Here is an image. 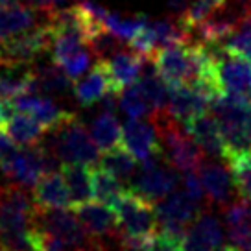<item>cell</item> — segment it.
Instances as JSON below:
<instances>
[{
  "mask_svg": "<svg viewBox=\"0 0 251 251\" xmlns=\"http://www.w3.org/2000/svg\"><path fill=\"white\" fill-rule=\"evenodd\" d=\"M198 176L205 188L209 209L212 205L224 209L235 200L236 187L227 165L224 166L216 161H203V165L198 168Z\"/></svg>",
  "mask_w": 251,
  "mask_h": 251,
  "instance_id": "14",
  "label": "cell"
},
{
  "mask_svg": "<svg viewBox=\"0 0 251 251\" xmlns=\"http://www.w3.org/2000/svg\"><path fill=\"white\" fill-rule=\"evenodd\" d=\"M122 146L131 151L139 159V163L163 157L161 137L150 118H129L122 126Z\"/></svg>",
  "mask_w": 251,
  "mask_h": 251,
  "instance_id": "13",
  "label": "cell"
},
{
  "mask_svg": "<svg viewBox=\"0 0 251 251\" xmlns=\"http://www.w3.org/2000/svg\"><path fill=\"white\" fill-rule=\"evenodd\" d=\"M48 133L50 135L45 144L59 157L63 165H98L100 148L96 146L91 131L79 122L76 115L48 129Z\"/></svg>",
  "mask_w": 251,
  "mask_h": 251,
  "instance_id": "4",
  "label": "cell"
},
{
  "mask_svg": "<svg viewBox=\"0 0 251 251\" xmlns=\"http://www.w3.org/2000/svg\"><path fill=\"white\" fill-rule=\"evenodd\" d=\"M15 146H17L15 142L11 141L8 135L0 129V165H4L9 157L15 153L17 151Z\"/></svg>",
  "mask_w": 251,
  "mask_h": 251,
  "instance_id": "42",
  "label": "cell"
},
{
  "mask_svg": "<svg viewBox=\"0 0 251 251\" xmlns=\"http://www.w3.org/2000/svg\"><path fill=\"white\" fill-rule=\"evenodd\" d=\"M35 93L47 96H69L74 93V79L54 61L33 63Z\"/></svg>",
  "mask_w": 251,
  "mask_h": 251,
  "instance_id": "26",
  "label": "cell"
},
{
  "mask_svg": "<svg viewBox=\"0 0 251 251\" xmlns=\"http://www.w3.org/2000/svg\"><path fill=\"white\" fill-rule=\"evenodd\" d=\"M224 242V229L216 216H212L209 209L200 212L194 224L188 227L183 251H214Z\"/></svg>",
  "mask_w": 251,
  "mask_h": 251,
  "instance_id": "19",
  "label": "cell"
},
{
  "mask_svg": "<svg viewBox=\"0 0 251 251\" xmlns=\"http://www.w3.org/2000/svg\"><path fill=\"white\" fill-rule=\"evenodd\" d=\"M226 165L231 170L236 192L240 194V198H246L251 201V151L236 159H231Z\"/></svg>",
  "mask_w": 251,
  "mask_h": 251,
  "instance_id": "34",
  "label": "cell"
},
{
  "mask_svg": "<svg viewBox=\"0 0 251 251\" xmlns=\"http://www.w3.org/2000/svg\"><path fill=\"white\" fill-rule=\"evenodd\" d=\"M35 203L19 183L0 185V251H30Z\"/></svg>",
  "mask_w": 251,
  "mask_h": 251,
  "instance_id": "1",
  "label": "cell"
},
{
  "mask_svg": "<svg viewBox=\"0 0 251 251\" xmlns=\"http://www.w3.org/2000/svg\"><path fill=\"white\" fill-rule=\"evenodd\" d=\"M107 93H115L109 71L105 61L98 59L85 78L74 83V96L81 105H93L100 102Z\"/></svg>",
  "mask_w": 251,
  "mask_h": 251,
  "instance_id": "24",
  "label": "cell"
},
{
  "mask_svg": "<svg viewBox=\"0 0 251 251\" xmlns=\"http://www.w3.org/2000/svg\"><path fill=\"white\" fill-rule=\"evenodd\" d=\"M179 185L177 170L166 163L165 157L144 161L139 166V172L133 177V190L155 205L163 198L172 194Z\"/></svg>",
  "mask_w": 251,
  "mask_h": 251,
  "instance_id": "10",
  "label": "cell"
},
{
  "mask_svg": "<svg viewBox=\"0 0 251 251\" xmlns=\"http://www.w3.org/2000/svg\"><path fill=\"white\" fill-rule=\"evenodd\" d=\"M226 0H192L190 6L187 8V11H183L179 17V21L183 23V26L187 28L188 31H192V28L196 26L198 23L205 21L207 17H211L218 8L224 6ZM192 37V35H190Z\"/></svg>",
  "mask_w": 251,
  "mask_h": 251,
  "instance_id": "35",
  "label": "cell"
},
{
  "mask_svg": "<svg viewBox=\"0 0 251 251\" xmlns=\"http://www.w3.org/2000/svg\"><path fill=\"white\" fill-rule=\"evenodd\" d=\"M214 251H242V250H240L238 246H235V244H233V246H220L218 250H214Z\"/></svg>",
  "mask_w": 251,
  "mask_h": 251,
  "instance_id": "44",
  "label": "cell"
},
{
  "mask_svg": "<svg viewBox=\"0 0 251 251\" xmlns=\"http://www.w3.org/2000/svg\"><path fill=\"white\" fill-rule=\"evenodd\" d=\"M35 224L59 236L69 251H100L74 209H39L35 205Z\"/></svg>",
  "mask_w": 251,
  "mask_h": 251,
  "instance_id": "6",
  "label": "cell"
},
{
  "mask_svg": "<svg viewBox=\"0 0 251 251\" xmlns=\"http://www.w3.org/2000/svg\"><path fill=\"white\" fill-rule=\"evenodd\" d=\"M0 129L8 135L17 146H35L45 139L48 131L37 118H33L28 113H23V111H13Z\"/></svg>",
  "mask_w": 251,
  "mask_h": 251,
  "instance_id": "25",
  "label": "cell"
},
{
  "mask_svg": "<svg viewBox=\"0 0 251 251\" xmlns=\"http://www.w3.org/2000/svg\"><path fill=\"white\" fill-rule=\"evenodd\" d=\"M183 127L201 146V150L207 155L224 159V155H226L224 135H222V127H220L218 120H216V117L212 115L211 111L201 113V115L183 122Z\"/></svg>",
  "mask_w": 251,
  "mask_h": 251,
  "instance_id": "20",
  "label": "cell"
},
{
  "mask_svg": "<svg viewBox=\"0 0 251 251\" xmlns=\"http://www.w3.org/2000/svg\"><path fill=\"white\" fill-rule=\"evenodd\" d=\"M151 63L165 79L168 87L190 83L194 78V61L190 52V41L188 43H174L168 47L159 48Z\"/></svg>",
  "mask_w": 251,
  "mask_h": 251,
  "instance_id": "12",
  "label": "cell"
},
{
  "mask_svg": "<svg viewBox=\"0 0 251 251\" xmlns=\"http://www.w3.org/2000/svg\"><path fill=\"white\" fill-rule=\"evenodd\" d=\"M9 105H11L13 111H23V113H28L33 118H37L47 129H52L55 126L63 124L67 118H71L74 115L71 111L61 109L52 100V96L39 94V93L23 94V96L15 98Z\"/></svg>",
  "mask_w": 251,
  "mask_h": 251,
  "instance_id": "18",
  "label": "cell"
},
{
  "mask_svg": "<svg viewBox=\"0 0 251 251\" xmlns=\"http://www.w3.org/2000/svg\"><path fill=\"white\" fill-rule=\"evenodd\" d=\"M78 214L79 222L83 224L87 233L93 236L100 251H107L111 242H117L120 236V226L113 207L103 201H85L72 207Z\"/></svg>",
  "mask_w": 251,
  "mask_h": 251,
  "instance_id": "11",
  "label": "cell"
},
{
  "mask_svg": "<svg viewBox=\"0 0 251 251\" xmlns=\"http://www.w3.org/2000/svg\"><path fill=\"white\" fill-rule=\"evenodd\" d=\"M216 61L222 91L251 102V59L222 43L207 45Z\"/></svg>",
  "mask_w": 251,
  "mask_h": 251,
  "instance_id": "5",
  "label": "cell"
},
{
  "mask_svg": "<svg viewBox=\"0 0 251 251\" xmlns=\"http://www.w3.org/2000/svg\"><path fill=\"white\" fill-rule=\"evenodd\" d=\"M91 135L100 151H107L122 144V126L113 111H102V115L94 118L91 124Z\"/></svg>",
  "mask_w": 251,
  "mask_h": 251,
  "instance_id": "29",
  "label": "cell"
},
{
  "mask_svg": "<svg viewBox=\"0 0 251 251\" xmlns=\"http://www.w3.org/2000/svg\"><path fill=\"white\" fill-rule=\"evenodd\" d=\"M211 113L216 117L224 144L226 155L224 161L246 155L251 151V102L235 94L222 93L211 102Z\"/></svg>",
  "mask_w": 251,
  "mask_h": 251,
  "instance_id": "2",
  "label": "cell"
},
{
  "mask_svg": "<svg viewBox=\"0 0 251 251\" xmlns=\"http://www.w3.org/2000/svg\"><path fill=\"white\" fill-rule=\"evenodd\" d=\"M52 11H41L24 0H15L11 4L0 6V39L31 30L39 24H48V17Z\"/></svg>",
  "mask_w": 251,
  "mask_h": 251,
  "instance_id": "15",
  "label": "cell"
},
{
  "mask_svg": "<svg viewBox=\"0 0 251 251\" xmlns=\"http://www.w3.org/2000/svg\"><path fill=\"white\" fill-rule=\"evenodd\" d=\"M93 188L94 198L98 201L111 205L122 192L126 190L124 181L118 179L117 176H113L102 166H94L93 168Z\"/></svg>",
  "mask_w": 251,
  "mask_h": 251,
  "instance_id": "31",
  "label": "cell"
},
{
  "mask_svg": "<svg viewBox=\"0 0 251 251\" xmlns=\"http://www.w3.org/2000/svg\"><path fill=\"white\" fill-rule=\"evenodd\" d=\"M118 105L129 118H150L151 117V107H150L146 96L142 94L139 83L126 87L122 93L118 94Z\"/></svg>",
  "mask_w": 251,
  "mask_h": 251,
  "instance_id": "32",
  "label": "cell"
},
{
  "mask_svg": "<svg viewBox=\"0 0 251 251\" xmlns=\"http://www.w3.org/2000/svg\"><path fill=\"white\" fill-rule=\"evenodd\" d=\"M183 238H177L163 229H157L150 240L148 251H183Z\"/></svg>",
  "mask_w": 251,
  "mask_h": 251,
  "instance_id": "39",
  "label": "cell"
},
{
  "mask_svg": "<svg viewBox=\"0 0 251 251\" xmlns=\"http://www.w3.org/2000/svg\"><path fill=\"white\" fill-rule=\"evenodd\" d=\"M150 120L155 124L159 131L163 157L166 159V163L174 166L177 172H198V168L203 165L207 153L187 133V129L181 127L179 120H176L166 109L153 113Z\"/></svg>",
  "mask_w": 251,
  "mask_h": 251,
  "instance_id": "3",
  "label": "cell"
},
{
  "mask_svg": "<svg viewBox=\"0 0 251 251\" xmlns=\"http://www.w3.org/2000/svg\"><path fill=\"white\" fill-rule=\"evenodd\" d=\"M183 185H185V190L196 200L198 203H201L205 209H209V205H207V196H205V188H203V185H201V179H200V176H198L196 172L185 174Z\"/></svg>",
  "mask_w": 251,
  "mask_h": 251,
  "instance_id": "41",
  "label": "cell"
},
{
  "mask_svg": "<svg viewBox=\"0 0 251 251\" xmlns=\"http://www.w3.org/2000/svg\"><path fill=\"white\" fill-rule=\"evenodd\" d=\"M118 218L120 233L133 236H150L157 231L155 205L137 194L133 188L124 192L111 203Z\"/></svg>",
  "mask_w": 251,
  "mask_h": 251,
  "instance_id": "7",
  "label": "cell"
},
{
  "mask_svg": "<svg viewBox=\"0 0 251 251\" xmlns=\"http://www.w3.org/2000/svg\"><path fill=\"white\" fill-rule=\"evenodd\" d=\"M93 57L94 55H93V52H91V48H87V50H83V52H79L76 57H72L71 61L67 63L65 67H61V69L76 81V79H78L81 74H85V71L91 67Z\"/></svg>",
  "mask_w": 251,
  "mask_h": 251,
  "instance_id": "40",
  "label": "cell"
},
{
  "mask_svg": "<svg viewBox=\"0 0 251 251\" xmlns=\"http://www.w3.org/2000/svg\"><path fill=\"white\" fill-rule=\"evenodd\" d=\"M61 172L71 192L72 207L93 200V168L87 165H63Z\"/></svg>",
  "mask_w": 251,
  "mask_h": 251,
  "instance_id": "27",
  "label": "cell"
},
{
  "mask_svg": "<svg viewBox=\"0 0 251 251\" xmlns=\"http://www.w3.org/2000/svg\"><path fill=\"white\" fill-rule=\"evenodd\" d=\"M98 166L105 168L107 172H111L113 176H117L118 179L122 181H133V177L139 172V159L127 151V150L120 144L117 148L107 150V151H102L100 155V161H98Z\"/></svg>",
  "mask_w": 251,
  "mask_h": 251,
  "instance_id": "28",
  "label": "cell"
},
{
  "mask_svg": "<svg viewBox=\"0 0 251 251\" xmlns=\"http://www.w3.org/2000/svg\"><path fill=\"white\" fill-rule=\"evenodd\" d=\"M211 98L198 87L190 85V83H181V85L168 87L166 111L183 124L201 113L211 111Z\"/></svg>",
  "mask_w": 251,
  "mask_h": 251,
  "instance_id": "16",
  "label": "cell"
},
{
  "mask_svg": "<svg viewBox=\"0 0 251 251\" xmlns=\"http://www.w3.org/2000/svg\"><path fill=\"white\" fill-rule=\"evenodd\" d=\"M33 203L39 209H69L72 207L71 192L63 174H45L33 187Z\"/></svg>",
  "mask_w": 251,
  "mask_h": 251,
  "instance_id": "23",
  "label": "cell"
},
{
  "mask_svg": "<svg viewBox=\"0 0 251 251\" xmlns=\"http://www.w3.org/2000/svg\"><path fill=\"white\" fill-rule=\"evenodd\" d=\"M226 47L235 52H240L251 59V17L236 26L235 31L227 37Z\"/></svg>",
  "mask_w": 251,
  "mask_h": 251,
  "instance_id": "38",
  "label": "cell"
},
{
  "mask_svg": "<svg viewBox=\"0 0 251 251\" xmlns=\"http://www.w3.org/2000/svg\"><path fill=\"white\" fill-rule=\"evenodd\" d=\"M127 45H124V39H120L117 37L115 33H111L107 30H102L100 33H96L91 43H89V48H91V52L96 59H109L113 54H117L120 52L122 48H126Z\"/></svg>",
  "mask_w": 251,
  "mask_h": 251,
  "instance_id": "36",
  "label": "cell"
},
{
  "mask_svg": "<svg viewBox=\"0 0 251 251\" xmlns=\"http://www.w3.org/2000/svg\"><path fill=\"white\" fill-rule=\"evenodd\" d=\"M65 0H28V4L39 8L41 11H52V9H57V4H61Z\"/></svg>",
  "mask_w": 251,
  "mask_h": 251,
  "instance_id": "43",
  "label": "cell"
},
{
  "mask_svg": "<svg viewBox=\"0 0 251 251\" xmlns=\"http://www.w3.org/2000/svg\"><path fill=\"white\" fill-rule=\"evenodd\" d=\"M35 93L33 65L15 63L0 57V100L11 103L15 98Z\"/></svg>",
  "mask_w": 251,
  "mask_h": 251,
  "instance_id": "17",
  "label": "cell"
},
{
  "mask_svg": "<svg viewBox=\"0 0 251 251\" xmlns=\"http://www.w3.org/2000/svg\"><path fill=\"white\" fill-rule=\"evenodd\" d=\"M137 83H139L142 94L148 100L150 107H151V115L157 113V111L166 109V103H168V83L161 78V74L157 72L155 67L146 72H142Z\"/></svg>",
  "mask_w": 251,
  "mask_h": 251,
  "instance_id": "30",
  "label": "cell"
},
{
  "mask_svg": "<svg viewBox=\"0 0 251 251\" xmlns=\"http://www.w3.org/2000/svg\"><path fill=\"white\" fill-rule=\"evenodd\" d=\"M201 211H205V207L198 203L187 190H174L172 194L155 203L159 229L183 240L187 236L188 227L194 224Z\"/></svg>",
  "mask_w": 251,
  "mask_h": 251,
  "instance_id": "8",
  "label": "cell"
},
{
  "mask_svg": "<svg viewBox=\"0 0 251 251\" xmlns=\"http://www.w3.org/2000/svg\"><path fill=\"white\" fill-rule=\"evenodd\" d=\"M30 251H69V248L59 236L35 224L30 231Z\"/></svg>",
  "mask_w": 251,
  "mask_h": 251,
  "instance_id": "37",
  "label": "cell"
},
{
  "mask_svg": "<svg viewBox=\"0 0 251 251\" xmlns=\"http://www.w3.org/2000/svg\"><path fill=\"white\" fill-rule=\"evenodd\" d=\"M224 220L229 240L242 251H251V201L246 198L233 200L224 207Z\"/></svg>",
  "mask_w": 251,
  "mask_h": 251,
  "instance_id": "22",
  "label": "cell"
},
{
  "mask_svg": "<svg viewBox=\"0 0 251 251\" xmlns=\"http://www.w3.org/2000/svg\"><path fill=\"white\" fill-rule=\"evenodd\" d=\"M52 43H54L52 28L48 24H39L31 30L0 39V57L8 61L33 65L52 50Z\"/></svg>",
  "mask_w": 251,
  "mask_h": 251,
  "instance_id": "9",
  "label": "cell"
},
{
  "mask_svg": "<svg viewBox=\"0 0 251 251\" xmlns=\"http://www.w3.org/2000/svg\"><path fill=\"white\" fill-rule=\"evenodd\" d=\"M148 23L150 19L146 15H135L129 17V19H120L117 13H107L105 21H103V28L111 31V33H115L120 39L129 43Z\"/></svg>",
  "mask_w": 251,
  "mask_h": 251,
  "instance_id": "33",
  "label": "cell"
},
{
  "mask_svg": "<svg viewBox=\"0 0 251 251\" xmlns=\"http://www.w3.org/2000/svg\"><path fill=\"white\" fill-rule=\"evenodd\" d=\"M144 57L135 54L129 47L122 48L120 52L113 54L109 59H105L107 71L111 76V83H113V91L120 94L126 87L133 85L139 81L142 74V67H144Z\"/></svg>",
  "mask_w": 251,
  "mask_h": 251,
  "instance_id": "21",
  "label": "cell"
}]
</instances>
